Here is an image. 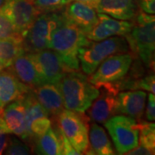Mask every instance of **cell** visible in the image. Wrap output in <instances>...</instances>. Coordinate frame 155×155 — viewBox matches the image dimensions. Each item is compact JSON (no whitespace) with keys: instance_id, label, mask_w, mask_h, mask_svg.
<instances>
[{"instance_id":"6da1fadb","label":"cell","mask_w":155,"mask_h":155,"mask_svg":"<svg viewBox=\"0 0 155 155\" xmlns=\"http://www.w3.org/2000/svg\"><path fill=\"white\" fill-rule=\"evenodd\" d=\"M90 41L85 34L66 17L63 9L58 11L57 25L51 35L49 48L60 56L70 71L79 69L78 52Z\"/></svg>"},{"instance_id":"7a4b0ae2","label":"cell","mask_w":155,"mask_h":155,"mask_svg":"<svg viewBox=\"0 0 155 155\" xmlns=\"http://www.w3.org/2000/svg\"><path fill=\"white\" fill-rule=\"evenodd\" d=\"M65 109L84 113L99 94L88 77L78 71H67L59 82Z\"/></svg>"},{"instance_id":"3957f363","label":"cell","mask_w":155,"mask_h":155,"mask_svg":"<svg viewBox=\"0 0 155 155\" xmlns=\"http://www.w3.org/2000/svg\"><path fill=\"white\" fill-rule=\"evenodd\" d=\"M130 33L125 36L128 47L145 64L151 67L154 63L155 17L140 11L134 20Z\"/></svg>"},{"instance_id":"277c9868","label":"cell","mask_w":155,"mask_h":155,"mask_svg":"<svg viewBox=\"0 0 155 155\" xmlns=\"http://www.w3.org/2000/svg\"><path fill=\"white\" fill-rule=\"evenodd\" d=\"M128 44L122 36H112L102 41H92L81 47L78 52V58L83 72L91 75L100 64L110 55L127 53Z\"/></svg>"},{"instance_id":"5b68a950","label":"cell","mask_w":155,"mask_h":155,"mask_svg":"<svg viewBox=\"0 0 155 155\" xmlns=\"http://www.w3.org/2000/svg\"><path fill=\"white\" fill-rule=\"evenodd\" d=\"M118 154H127L138 146L139 122L130 116L117 114L104 123Z\"/></svg>"},{"instance_id":"8992f818","label":"cell","mask_w":155,"mask_h":155,"mask_svg":"<svg viewBox=\"0 0 155 155\" xmlns=\"http://www.w3.org/2000/svg\"><path fill=\"white\" fill-rule=\"evenodd\" d=\"M57 126L60 127L75 149L81 153H85L89 147L88 116L81 112L64 109L56 116Z\"/></svg>"},{"instance_id":"52a82bcc","label":"cell","mask_w":155,"mask_h":155,"mask_svg":"<svg viewBox=\"0 0 155 155\" xmlns=\"http://www.w3.org/2000/svg\"><path fill=\"white\" fill-rule=\"evenodd\" d=\"M58 11L41 13L35 18L22 40V47L26 53L49 48L51 35L57 25Z\"/></svg>"},{"instance_id":"ba28073f","label":"cell","mask_w":155,"mask_h":155,"mask_svg":"<svg viewBox=\"0 0 155 155\" xmlns=\"http://www.w3.org/2000/svg\"><path fill=\"white\" fill-rule=\"evenodd\" d=\"M133 62L128 53H120L106 58L93 73L89 75L90 82L97 86L104 83H113L127 75Z\"/></svg>"},{"instance_id":"9c48e42d","label":"cell","mask_w":155,"mask_h":155,"mask_svg":"<svg viewBox=\"0 0 155 155\" xmlns=\"http://www.w3.org/2000/svg\"><path fill=\"white\" fill-rule=\"evenodd\" d=\"M43 84H58L64 74L70 71L54 50L47 48L27 53Z\"/></svg>"},{"instance_id":"30bf717a","label":"cell","mask_w":155,"mask_h":155,"mask_svg":"<svg viewBox=\"0 0 155 155\" xmlns=\"http://www.w3.org/2000/svg\"><path fill=\"white\" fill-rule=\"evenodd\" d=\"M96 87L99 90V94L86 111L90 121L104 123L118 114L117 94L120 91L115 82L102 84Z\"/></svg>"},{"instance_id":"8fae6325","label":"cell","mask_w":155,"mask_h":155,"mask_svg":"<svg viewBox=\"0 0 155 155\" xmlns=\"http://www.w3.org/2000/svg\"><path fill=\"white\" fill-rule=\"evenodd\" d=\"M22 102L29 142H34L52 126V121L49 114L35 97L31 90L22 97Z\"/></svg>"},{"instance_id":"7c38bea8","label":"cell","mask_w":155,"mask_h":155,"mask_svg":"<svg viewBox=\"0 0 155 155\" xmlns=\"http://www.w3.org/2000/svg\"><path fill=\"white\" fill-rule=\"evenodd\" d=\"M0 11L11 21L22 37L40 14L31 0H5L0 7Z\"/></svg>"},{"instance_id":"4fadbf2b","label":"cell","mask_w":155,"mask_h":155,"mask_svg":"<svg viewBox=\"0 0 155 155\" xmlns=\"http://www.w3.org/2000/svg\"><path fill=\"white\" fill-rule=\"evenodd\" d=\"M134 24V21L119 20L105 14L97 13V21L85 35L92 41H102L112 36L125 37L132 30Z\"/></svg>"},{"instance_id":"5bb4252c","label":"cell","mask_w":155,"mask_h":155,"mask_svg":"<svg viewBox=\"0 0 155 155\" xmlns=\"http://www.w3.org/2000/svg\"><path fill=\"white\" fill-rule=\"evenodd\" d=\"M30 90L18 79L9 67L0 72V107L2 110L11 102L22 98Z\"/></svg>"},{"instance_id":"9a60e30c","label":"cell","mask_w":155,"mask_h":155,"mask_svg":"<svg viewBox=\"0 0 155 155\" xmlns=\"http://www.w3.org/2000/svg\"><path fill=\"white\" fill-rule=\"evenodd\" d=\"M1 116H3L11 134H15L22 140L29 142L22 97L7 104L1 112Z\"/></svg>"},{"instance_id":"2e32d148","label":"cell","mask_w":155,"mask_h":155,"mask_svg":"<svg viewBox=\"0 0 155 155\" xmlns=\"http://www.w3.org/2000/svg\"><path fill=\"white\" fill-rule=\"evenodd\" d=\"M31 91L49 116H58L65 109L62 94L58 84H43Z\"/></svg>"},{"instance_id":"e0dca14e","label":"cell","mask_w":155,"mask_h":155,"mask_svg":"<svg viewBox=\"0 0 155 155\" xmlns=\"http://www.w3.org/2000/svg\"><path fill=\"white\" fill-rule=\"evenodd\" d=\"M96 11L125 21H134L139 11L138 0H100Z\"/></svg>"},{"instance_id":"ac0fdd59","label":"cell","mask_w":155,"mask_h":155,"mask_svg":"<svg viewBox=\"0 0 155 155\" xmlns=\"http://www.w3.org/2000/svg\"><path fill=\"white\" fill-rule=\"evenodd\" d=\"M63 11L66 17L84 34L87 33L97 21V12L94 8L77 0L69 2Z\"/></svg>"},{"instance_id":"d6986e66","label":"cell","mask_w":155,"mask_h":155,"mask_svg":"<svg viewBox=\"0 0 155 155\" xmlns=\"http://www.w3.org/2000/svg\"><path fill=\"white\" fill-rule=\"evenodd\" d=\"M147 93L143 91H122L117 94L118 114L140 120L144 114Z\"/></svg>"},{"instance_id":"ffe728a7","label":"cell","mask_w":155,"mask_h":155,"mask_svg":"<svg viewBox=\"0 0 155 155\" xmlns=\"http://www.w3.org/2000/svg\"><path fill=\"white\" fill-rule=\"evenodd\" d=\"M9 67L18 79L30 89L42 84L33 62L26 52L16 57Z\"/></svg>"},{"instance_id":"44dd1931","label":"cell","mask_w":155,"mask_h":155,"mask_svg":"<svg viewBox=\"0 0 155 155\" xmlns=\"http://www.w3.org/2000/svg\"><path fill=\"white\" fill-rule=\"evenodd\" d=\"M88 139L89 147L85 154H115V150L106 131L97 122H93L89 126Z\"/></svg>"},{"instance_id":"7402d4cb","label":"cell","mask_w":155,"mask_h":155,"mask_svg":"<svg viewBox=\"0 0 155 155\" xmlns=\"http://www.w3.org/2000/svg\"><path fill=\"white\" fill-rule=\"evenodd\" d=\"M155 125L153 122L139 120L138 146L127 154H154Z\"/></svg>"},{"instance_id":"603a6c76","label":"cell","mask_w":155,"mask_h":155,"mask_svg":"<svg viewBox=\"0 0 155 155\" xmlns=\"http://www.w3.org/2000/svg\"><path fill=\"white\" fill-rule=\"evenodd\" d=\"M34 152L36 154L61 155L63 154L61 140L52 126L35 141Z\"/></svg>"},{"instance_id":"cb8c5ba5","label":"cell","mask_w":155,"mask_h":155,"mask_svg":"<svg viewBox=\"0 0 155 155\" xmlns=\"http://www.w3.org/2000/svg\"><path fill=\"white\" fill-rule=\"evenodd\" d=\"M119 91L122 90H145L155 93L154 74H148L143 78L124 77L115 82Z\"/></svg>"},{"instance_id":"d4e9b609","label":"cell","mask_w":155,"mask_h":155,"mask_svg":"<svg viewBox=\"0 0 155 155\" xmlns=\"http://www.w3.org/2000/svg\"><path fill=\"white\" fill-rule=\"evenodd\" d=\"M25 51L22 47V41L13 39L0 38V60L9 67L11 62L18 55Z\"/></svg>"},{"instance_id":"484cf974","label":"cell","mask_w":155,"mask_h":155,"mask_svg":"<svg viewBox=\"0 0 155 155\" xmlns=\"http://www.w3.org/2000/svg\"><path fill=\"white\" fill-rule=\"evenodd\" d=\"M31 2L41 14L61 11L71 0H31Z\"/></svg>"},{"instance_id":"4316f807","label":"cell","mask_w":155,"mask_h":155,"mask_svg":"<svg viewBox=\"0 0 155 155\" xmlns=\"http://www.w3.org/2000/svg\"><path fill=\"white\" fill-rule=\"evenodd\" d=\"M0 38L13 39L22 41L23 37L15 28L14 25L7 17L0 11Z\"/></svg>"},{"instance_id":"83f0119b","label":"cell","mask_w":155,"mask_h":155,"mask_svg":"<svg viewBox=\"0 0 155 155\" xmlns=\"http://www.w3.org/2000/svg\"><path fill=\"white\" fill-rule=\"evenodd\" d=\"M4 153L8 155H28L31 153V148L28 145L22 142L20 138L9 137L8 144Z\"/></svg>"},{"instance_id":"f1b7e54d","label":"cell","mask_w":155,"mask_h":155,"mask_svg":"<svg viewBox=\"0 0 155 155\" xmlns=\"http://www.w3.org/2000/svg\"><path fill=\"white\" fill-rule=\"evenodd\" d=\"M56 133L58 134L60 140H61V147H62V152H63V154H69V155H79L82 154L81 153H79L78 151L75 149L73 147V146L71 144V142L69 141V140L66 137V135L63 134V132L60 129V127L58 126H56L54 127Z\"/></svg>"},{"instance_id":"f546056e","label":"cell","mask_w":155,"mask_h":155,"mask_svg":"<svg viewBox=\"0 0 155 155\" xmlns=\"http://www.w3.org/2000/svg\"><path fill=\"white\" fill-rule=\"evenodd\" d=\"M146 119L148 122H153L155 119V97L151 92L148 94V102L146 108Z\"/></svg>"},{"instance_id":"4dcf8cb0","label":"cell","mask_w":155,"mask_h":155,"mask_svg":"<svg viewBox=\"0 0 155 155\" xmlns=\"http://www.w3.org/2000/svg\"><path fill=\"white\" fill-rule=\"evenodd\" d=\"M139 8L147 14L154 15L155 0H138Z\"/></svg>"},{"instance_id":"1f68e13d","label":"cell","mask_w":155,"mask_h":155,"mask_svg":"<svg viewBox=\"0 0 155 155\" xmlns=\"http://www.w3.org/2000/svg\"><path fill=\"white\" fill-rule=\"evenodd\" d=\"M10 134H11L0 133V154H3L5 150L7 144H8Z\"/></svg>"},{"instance_id":"d6a6232c","label":"cell","mask_w":155,"mask_h":155,"mask_svg":"<svg viewBox=\"0 0 155 155\" xmlns=\"http://www.w3.org/2000/svg\"><path fill=\"white\" fill-rule=\"evenodd\" d=\"M0 133H8L11 134V131L9 130V128L5 124V122L3 118V116L0 114Z\"/></svg>"},{"instance_id":"836d02e7","label":"cell","mask_w":155,"mask_h":155,"mask_svg":"<svg viewBox=\"0 0 155 155\" xmlns=\"http://www.w3.org/2000/svg\"><path fill=\"white\" fill-rule=\"evenodd\" d=\"M77 1H79V2H82L84 4L87 5L91 6L92 8H94L95 10L97 9V7L99 4L100 0H77Z\"/></svg>"},{"instance_id":"e575fe53","label":"cell","mask_w":155,"mask_h":155,"mask_svg":"<svg viewBox=\"0 0 155 155\" xmlns=\"http://www.w3.org/2000/svg\"><path fill=\"white\" fill-rule=\"evenodd\" d=\"M5 67H8V66L6 65V63H5L2 60H0V72H1L3 69H5Z\"/></svg>"},{"instance_id":"d590c367","label":"cell","mask_w":155,"mask_h":155,"mask_svg":"<svg viewBox=\"0 0 155 155\" xmlns=\"http://www.w3.org/2000/svg\"><path fill=\"white\" fill-rule=\"evenodd\" d=\"M5 0H0V7L3 5V4L5 3Z\"/></svg>"},{"instance_id":"8d00e7d4","label":"cell","mask_w":155,"mask_h":155,"mask_svg":"<svg viewBox=\"0 0 155 155\" xmlns=\"http://www.w3.org/2000/svg\"><path fill=\"white\" fill-rule=\"evenodd\" d=\"M2 110H2V108L0 107V114H1V112H2Z\"/></svg>"},{"instance_id":"74e56055","label":"cell","mask_w":155,"mask_h":155,"mask_svg":"<svg viewBox=\"0 0 155 155\" xmlns=\"http://www.w3.org/2000/svg\"><path fill=\"white\" fill-rule=\"evenodd\" d=\"M71 1H72V0H71Z\"/></svg>"}]
</instances>
